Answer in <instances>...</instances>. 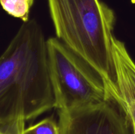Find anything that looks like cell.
<instances>
[{"label": "cell", "mask_w": 135, "mask_h": 134, "mask_svg": "<svg viewBox=\"0 0 135 134\" xmlns=\"http://www.w3.org/2000/svg\"><path fill=\"white\" fill-rule=\"evenodd\" d=\"M47 47L58 110L70 111L113 99L97 72L63 42L50 38Z\"/></svg>", "instance_id": "cell-3"}, {"label": "cell", "mask_w": 135, "mask_h": 134, "mask_svg": "<svg viewBox=\"0 0 135 134\" xmlns=\"http://www.w3.org/2000/svg\"><path fill=\"white\" fill-rule=\"evenodd\" d=\"M30 1L33 4V2H34V0H30Z\"/></svg>", "instance_id": "cell-9"}, {"label": "cell", "mask_w": 135, "mask_h": 134, "mask_svg": "<svg viewBox=\"0 0 135 134\" xmlns=\"http://www.w3.org/2000/svg\"><path fill=\"white\" fill-rule=\"evenodd\" d=\"M26 121L23 118H18L9 123L1 126L0 134H23Z\"/></svg>", "instance_id": "cell-8"}, {"label": "cell", "mask_w": 135, "mask_h": 134, "mask_svg": "<svg viewBox=\"0 0 135 134\" xmlns=\"http://www.w3.org/2000/svg\"><path fill=\"white\" fill-rule=\"evenodd\" d=\"M60 134H133L123 112L113 99L70 110H58Z\"/></svg>", "instance_id": "cell-4"}, {"label": "cell", "mask_w": 135, "mask_h": 134, "mask_svg": "<svg viewBox=\"0 0 135 134\" xmlns=\"http://www.w3.org/2000/svg\"><path fill=\"white\" fill-rule=\"evenodd\" d=\"M23 134H60V130L58 122L52 117H49L25 127Z\"/></svg>", "instance_id": "cell-7"}, {"label": "cell", "mask_w": 135, "mask_h": 134, "mask_svg": "<svg viewBox=\"0 0 135 134\" xmlns=\"http://www.w3.org/2000/svg\"><path fill=\"white\" fill-rule=\"evenodd\" d=\"M1 127L0 126V132H1Z\"/></svg>", "instance_id": "cell-10"}, {"label": "cell", "mask_w": 135, "mask_h": 134, "mask_svg": "<svg viewBox=\"0 0 135 134\" xmlns=\"http://www.w3.org/2000/svg\"><path fill=\"white\" fill-rule=\"evenodd\" d=\"M3 10L11 16L24 22L28 20L29 13L32 3L30 0H0Z\"/></svg>", "instance_id": "cell-6"}, {"label": "cell", "mask_w": 135, "mask_h": 134, "mask_svg": "<svg viewBox=\"0 0 135 134\" xmlns=\"http://www.w3.org/2000/svg\"><path fill=\"white\" fill-rule=\"evenodd\" d=\"M47 1L57 38L97 72L110 94L114 93V11L101 0Z\"/></svg>", "instance_id": "cell-2"}, {"label": "cell", "mask_w": 135, "mask_h": 134, "mask_svg": "<svg viewBox=\"0 0 135 134\" xmlns=\"http://www.w3.org/2000/svg\"><path fill=\"white\" fill-rule=\"evenodd\" d=\"M112 49L116 72V88L111 95L129 121L135 134V62L125 43L113 37Z\"/></svg>", "instance_id": "cell-5"}, {"label": "cell", "mask_w": 135, "mask_h": 134, "mask_svg": "<svg viewBox=\"0 0 135 134\" xmlns=\"http://www.w3.org/2000/svg\"><path fill=\"white\" fill-rule=\"evenodd\" d=\"M47 40L35 20L24 22L0 56V126L56 109Z\"/></svg>", "instance_id": "cell-1"}]
</instances>
